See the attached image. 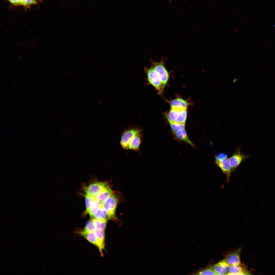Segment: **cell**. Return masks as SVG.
Listing matches in <instances>:
<instances>
[{"label":"cell","mask_w":275,"mask_h":275,"mask_svg":"<svg viewBox=\"0 0 275 275\" xmlns=\"http://www.w3.org/2000/svg\"><path fill=\"white\" fill-rule=\"evenodd\" d=\"M118 201L117 198L114 194L113 193L102 203L107 211V218L113 220L117 219L115 212Z\"/></svg>","instance_id":"obj_1"},{"label":"cell","mask_w":275,"mask_h":275,"mask_svg":"<svg viewBox=\"0 0 275 275\" xmlns=\"http://www.w3.org/2000/svg\"><path fill=\"white\" fill-rule=\"evenodd\" d=\"M142 130L140 127H130L125 130L122 132L121 136L120 144L123 148L128 149V145L129 142L137 133Z\"/></svg>","instance_id":"obj_2"},{"label":"cell","mask_w":275,"mask_h":275,"mask_svg":"<svg viewBox=\"0 0 275 275\" xmlns=\"http://www.w3.org/2000/svg\"><path fill=\"white\" fill-rule=\"evenodd\" d=\"M145 69L149 82L155 88L159 93H161L163 88L157 73L153 67L149 68H146Z\"/></svg>","instance_id":"obj_3"},{"label":"cell","mask_w":275,"mask_h":275,"mask_svg":"<svg viewBox=\"0 0 275 275\" xmlns=\"http://www.w3.org/2000/svg\"><path fill=\"white\" fill-rule=\"evenodd\" d=\"M153 67L158 75L163 88L167 83L169 78L168 72L162 61L159 62L152 61Z\"/></svg>","instance_id":"obj_4"},{"label":"cell","mask_w":275,"mask_h":275,"mask_svg":"<svg viewBox=\"0 0 275 275\" xmlns=\"http://www.w3.org/2000/svg\"><path fill=\"white\" fill-rule=\"evenodd\" d=\"M249 157V155L241 152L239 147L237 148L232 156L229 158L232 169H236Z\"/></svg>","instance_id":"obj_5"},{"label":"cell","mask_w":275,"mask_h":275,"mask_svg":"<svg viewBox=\"0 0 275 275\" xmlns=\"http://www.w3.org/2000/svg\"><path fill=\"white\" fill-rule=\"evenodd\" d=\"M109 187L104 182H97L91 184L85 188V192L94 197Z\"/></svg>","instance_id":"obj_6"},{"label":"cell","mask_w":275,"mask_h":275,"mask_svg":"<svg viewBox=\"0 0 275 275\" xmlns=\"http://www.w3.org/2000/svg\"><path fill=\"white\" fill-rule=\"evenodd\" d=\"M142 131L143 130L140 131L132 138L129 144L128 149L138 152L140 151V147L143 137Z\"/></svg>","instance_id":"obj_7"},{"label":"cell","mask_w":275,"mask_h":275,"mask_svg":"<svg viewBox=\"0 0 275 275\" xmlns=\"http://www.w3.org/2000/svg\"><path fill=\"white\" fill-rule=\"evenodd\" d=\"M229 267V265L224 258L210 268L216 275H227Z\"/></svg>","instance_id":"obj_8"},{"label":"cell","mask_w":275,"mask_h":275,"mask_svg":"<svg viewBox=\"0 0 275 275\" xmlns=\"http://www.w3.org/2000/svg\"><path fill=\"white\" fill-rule=\"evenodd\" d=\"M239 249L228 254L224 258L229 266L239 265L241 264Z\"/></svg>","instance_id":"obj_9"},{"label":"cell","mask_w":275,"mask_h":275,"mask_svg":"<svg viewBox=\"0 0 275 275\" xmlns=\"http://www.w3.org/2000/svg\"><path fill=\"white\" fill-rule=\"evenodd\" d=\"M216 165L225 174L229 179L232 170L231 167L229 158H226L219 161L215 162Z\"/></svg>","instance_id":"obj_10"},{"label":"cell","mask_w":275,"mask_h":275,"mask_svg":"<svg viewBox=\"0 0 275 275\" xmlns=\"http://www.w3.org/2000/svg\"><path fill=\"white\" fill-rule=\"evenodd\" d=\"M241 264L229 266L227 275H245L250 274Z\"/></svg>","instance_id":"obj_11"},{"label":"cell","mask_w":275,"mask_h":275,"mask_svg":"<svg viewBox=\"0 0 275 275\" xmlns=\"http://www.w3.org/2000/svg\"><path fill=\"white\" fill-rule=\"evenodd\" d=\"M80 234L89 242L97 246L100 251V246L94 232H85L82 230L80 232Z\"/></svg>","instance_id":"obj_12"},{"label":"cell","mask_w":275,"mask_h":275,"mask_svg":"<svg viewBox=\"0 0 275 275\" xmlns=\"http://www.w3.org/2000/svg\"><path fill=\"white\" fill-rule=\"evenodd\" d=\"M170 105L171 108L180 109L187 108L188 106V102L186 100L181 98L176 99L172 100Z\"/></svg>","instance_id":"obj_13"},{"label":"cell","mask_w":275,"mask_h":275,"mask_svg":"<svg viewBox=\"0 0 275 275\" xmlns=\"http://www.w3.org/2000/svg\"><path fill=\"white\" fill-rule=\"evenodd\" d=\"M113 193V191L108 187L94 197L95 199L102 203Z\"/></svg>","instance_id":"obj_14"},{"label":"cell","mask_w":275,"mask_h":275,"mask_svg":"<svg viewBox=\"0 0 275 275\" xmlns=\"http://www.w3.org/2000/svg\"><path fill=\"white\" fill-rule=\"evenodd\" d=\"M175 136L178 139L184 141L194 147V145L189 138L185 129L173 133Z\"/></svg>","instance_id":"obj_15"},{"label":"cell","mask_w":275,"mask_h":275,"mask_svg":"<svg viewBox=\"0 0 275 275\" xmlns=\"http://www.w3.org/2000/svg\"><path fill=\"white\" fill-rule=\"evenodd\" d=\"M183 109L171 108L167 116V118L169 123L176 122L179 112Z\"/></svg>","instance_id":"obj_16"},{"label":"cell","mask_w":275,"mask_h":275,"mask_svg":"<svg viewBox=\"0 0 275 275\" xmlns=\"http://www.w3.org/2000/svg\"><path fill=\"white\" fill-rule=\"evenodd\" d=\"M96 230L104 231L106 227L107 219H92Z\"/></svg>","instance_id":"obj_17"},{"label":"cell","mask_w":275,"mask_h":275,"mask_svg":"<svg viewBox=\"0 0 275 275\" xmlns=\"http://www.w3.org/2000/svg\"><path fill=\"white\" fill-rule=\"evenodd\" d=\"M100 246L101 251L102 252L104 248L105 233L104 231L96 230L94 232Z\"/></svg>","instance_id":"obj_18"},{"label":"cell","mask_w":275,"mask_h":275,"mask_svg":"<svg viewBox=\"0 0 275 275\" xmlns=\"http://www.w3.org/2000/svg\"><path fill=\"white\" fill-rule=\"evenodd\" d=\"M93 218L97 219H107V211L104 207L102 203L98 211L94 215Z\"/></svg>","instance_id":"obj_19"},{"label":"cell","mask_w":275,"mask_h":275,"mask_svg":"<svg viewBox=\"0 0 275 275\" xmlns=\"http://www.w3.org/2000/svg\"><path fill=\"white\" fill-rule=\"evenodd\" d=\"M85 196L86 212L88 213L95 200V198L94 197L85 192Z\"/></svg>","instance_id":"obj_20"},{"label":"cell","mask_w":275,"mask_h":275,"mask_svg":"<svg viewBox=\"0 0 275 275\" xmlns=\"http://www.w3.org/2000/svg\"><path fill=\"white\" fill-rule=\"evenodd\" d=\"M187 109H184L179 112L176 122L181 124H185L187 116Z\"/></svg>","instance_id":"obj_21"},{"label":"cell","mask_w":275,"mask_h":275,"mask_svg":"<svg viewBox=\"0 0 275 275\" xmlns=\"http://www.w3.org/2000/svg\"><path fill=\"white\" fill-rule=\"evenodd\" d=\"M101 204V202L95 199L90 210L88 213L91 217H93L94 215L100 207Z\"/></svg>","instance_id":"obj_22"},{"label":"cell","mask_w":275,"mask_h":275,"mask_svg":"<svg viewBox=\"0 0 275 275\" xmlns=\"http://www.w3.org/2000/svg\"><path fill=\"white\" fill-rule=\"evenodd\" d=\"M169 123L173 133L185 129V124L180 123L176 122Z\"/></svg>","instance_id":"obj_23"},{"label":"cell","mask_w":275,"mask_h":275,"mask_svg":"<svg viewBox=\"0 0 275 275\" xmlns=\"http://www.w3.org/2000/svg\"><path fill=\"white\" fill-rule=\"evenodd\" d=\"M96 230L92 219L88 221L83 231L87 232H94Z\"/></svg>","instance_id":"obj_24"},{"label":"cell","mask_w":275,"mask_h":275,"mask_svg":"<svg viewBox=\"0 0 275 275\" xmlns=\"http://www.w3.org/2000/svg\"><path fill=\"white\" fill-rule=\"evenodd\" d=\"M199 275H216L214 271L211 268L202 269L197 273Z\"/></svg>","instance_id":"obj_25"},{"label":"cell","mask_w":275,"mask_h":275,"mask_svg":"<svg viewBox=\"0 0 275 275\" xmlns=\"http://www.w3.org/2000/svg\"><path fill=\"white\" fill-rule=\"evenodd\" d=\"M227 155L224 153H219L215 156V162L219 161L227 157Z\"/></svg>","instance_id":"obj_26"},{"label":"cell","mask_w":275,"mask_h":275,"mask_svg":"<svg viewBox=\"0 0 275 275\" xmlns=\"http://www.w3.org/2000/svg\"><path fill=\"white\" fill-rule=\"evenodd\" d=\"M37 0H25L26 6L35 4Z\"/></svg>","instance_id":"obj_27"},{"label":"cell","mask_w":275,"mask_h":275,"mask_svg":"<svg viewBox=\"0 0 275 275\" xmlns=\"http://www.w3.org/2000/svg\"><path fill=\"white\" fill-rule=\"evenodd\" d=\"M12 4L15 5H20L19 0H8Z\"/></svg>","instance_id":"obj_28"},{"label":"cell","mask_w":275,"mask_h":275,"mask_svg":"<svg viewBox=\"0 0 275 275\" xmlns=\"http://www.w3.org/2000/svg\"><path fill=\"white\" fill-rule=\"evenodd\" d=\"M20 5L26 6L25 0H19Z\"/></svg>","instance_id":"obj_29"},{"label":"cell","mask_w":275,"mask_h":275,"mask_svg":"<svg viewBox=\"0 0 275 275\" xmlns=\"http://www.w3.org/2000/svg\"><path fill=\"white\" fill-rule=\"evenodd\" d=\"M237 78H235L234 79H233V82H235L236 81H237Z\"/></svg>","instance_id":"obj_30"},{"label":"cell","mask_w":275,"mask_h":275,"mask_svg":"<svg viewBox=\"0 0 275 275\" xmlns=\"http://www.w3.org/2000/svg\"><path fill=\"white\" fill-rule=\"evenodd\" d=\"M172 0H170V1H171Z\"/></svg>","instance_id":"obj_31"}]
</instances>
